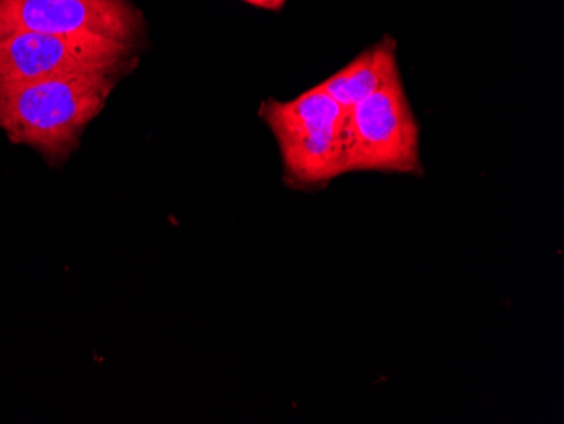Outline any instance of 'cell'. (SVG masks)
I'll list each match as a JSON object with an SVG mask.
<instances>
[{
  "label": "cell",
  "mask_w": 564,
  "mask_h": 424,
  "mask_svg": "<svg viewBox=\"0 0 564 424\" xmlns=\"http://www.w3.org/2000/svg\"><path fill=\"white\" fill-rule=\"evenodd\" d=\"M119 73L0 85V129L14 144L36 149L53 166L65 163L88 123L106 107Z\"/></svg>",
  "instance_id": "6da1fadb"
},
{
  "label": "cell",
  "mask_w": 564,
  "mask_h": 424,
  "mask_svg": "<svg viewBox=\"0 0 564 424\" xmlns=\"http://www.w3.org/2000/svg\"><path fill=\"white\" fill-rule=\"evenodd\" d=\"M420 123L401 75L345 110L341 120V173H421Z\"/></svg>",
  "instance_id": "7a4b0ae2"
},
{
  "label": "cell",
  "mask_w": 564,
  "mask_h": 424,
  "mask_svg": "<svg viewBox=\"0 0 564 424\" xmlns=\"http://www.w3.org/2000/svg\"><path fill=\"white\" fill-rule=\"evenodd\" d=\"M345 109L316 85L290 102L268 100L261 116L281 151L288 182L323 186L341 176V120Z\"/></svg>",
  "instance_id": "3957f363"
},
{
  "label": "cell",
  "mask_w": 564,
  "mask_h": 424,
  "mask_svg": "<svg viewBox=\"0 0 564 424\" xmlns=\"http://www.w3.org/2000/svg\"><path fill=\"white\" fill-rule=\"evenodd\" d=\"M132 50V44L98 36L6 34L0 36V85L120 72L131 58Z\"/></svg>",
  "instance_id": "277c9868"
},
{
  "label": "cell",
  "mask_w": 564,
  "mask_h": 424,
  "mask_svg": "<svg viewBox=\"0 0 564 424\" xmlns=\"http://www.w3.org/2000/svg\"><path fill=\"white\" fill-rule=\"evenodd\" d=\"M98 36L134 46L141 14L129 0H0V36Z\"/></svg>",
  "instance_id": "5b68a950"
},
{
  "label": "cell",
  "mask_w": 564,
  "mask_h": 424,
  "mask_svg": "<svg viewBox=\"0 0 564 424\" xmlns=\"http://www.w3.org/2000/svg\"><path fill=\"white\" fill-rule=\"evenodd\" d=\"M395 47L392 37H383L318 87L345 110L350 109L399 77Z\"/></svg>",
  "instance_id": "8992f818"
},
{
  "label": "cell",
  "mask_w": 564,
  "mask_h": 424,
  "mask_svg": "<svg viewBox=\"0 0 564 424\" xmlns=\"http://www.w3.org/2000/svg\"><path fill=\"white\" fill-rule=\"evenodd\" d=\"M242 2L256 6V8L268 9V11H279L286 4V0H242Z\"/></svg>",
  "instance_id": "52a82bcc"
}]
</instances>
